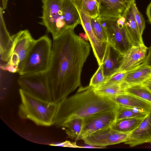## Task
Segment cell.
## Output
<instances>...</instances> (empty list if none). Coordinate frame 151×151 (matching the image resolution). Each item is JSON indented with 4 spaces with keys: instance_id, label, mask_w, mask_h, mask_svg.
Here are the masks:
<instances>
[{
    "instance_id": "6da1fadb",
    "label": "cell",
    "mask_w": 151,
    "mask_h": 151,
    "mask_svg": "<svg viewBox=\"0 0 151 151\" xmlns=\"http://www.w3.org/2000/svg\"><path fill=\"white\" fill-rule=\"evenodd\" d=\"M67 28L53 40L47 73L52 101L57 104L81 85V76L90 45Z\"/></svg>"
},
{
    "instance_id": "7a4b0ae2",
    "label": "cell",
    "mask_w": 151,
    "mask_h": 151,
    "mask_svg": "<svg viewBox=\"0 0 151 151\" xmlns=\"http://www.w3.org/2000/svg\"><path fill=\"white\" fill-rule=\"evenodd\" d=\"M57 104L53 125L59 128L72 119H84L118 105L108 97L97 93L90 85L81 86L74 95Z\"/></svg>"
},
{
    "instance_id": "3957f363",
    "label": "cell",
    "mask_w": 151,
    "mask_h": 151,
    "mask_svg": "<svg viewBox=\"0 0 151 151\" xmlns=\"http://www.w3.org/2000/svg\"><path fill=\"white\" fill-rule=\"evenodd\" d=\"M19 93L21 103L18 114L21 118L29 120L38 126L53 125L57 104L38 99L21 88Z\"/></svg>"
},
{
    "instance_id": "277c9868",
    "label": "cell",
    "mask_w": 151,
    "mask_h": 151,
    "mask_svg": "<svg viewBox=\"0 0 151 151\" xmlns=\"http://www.w3.org/2000/svg\"><path fill=\"white\" fill-rule=\"evenodd\" d=\"M52 47L46 35L35 40L25 61L18 73L20 76L47 72L50 63Z\"/></svg>"
},
{
    "instance_id": "5b68a950",
    "label": "cell",
    "mask_w": 151,
    "mask_h": 151,
    "mask_svg": "<svg viewBox=\"0 0 151 151\" xmlns=\"http://www.w3.org/2000/svg\"><path fill=\"white\" fill-rule=\"evenodd\" d=\"M42 1V14L40 24L45 27L54 40L67 28L63 15V0Z\"/></svg>"
},
{
    "instance_id": "8992f818",
    "label": "cell",
    "mask_w": 151,
    "mask_h": 151,
    "mask_svg": "<svg viewBox=\"0 0 151 151\" xmlns=\"http://www.w3.org/2000/svg\"><path fill=\"white\" fill-rule=\"evenodd\" d=\"M99 19L107 33L109 45L118 54L123 56L132 46L125 28L124 17L113 20Z\"/></svg>"
},
{
    "instance_id": "52a82bcc",
    "label": "cell",
    "mask_w": 151,
    "mask_h": 151,
    "mask_svg": "<svg viewBox=\"0 0 151 151\" xmlns=\"http://www.w3.org/2000/svg\"><path fill=\"white\" fill-rule=\"evenodd\" d=\"M18 83L21 88L32 96L46 101L52 102L47 72L20 76Z\"/></svg>"
},
{
    "instance_id": "ba28073f",
    "label": "cell",
    "mask_w": 151,
    "mask_h": 151,
    "mask_svg": "<svg viewBox=\"0 0 151 151\" xmlns=\"http://www.w3.org/2000/svg\"><path fill=\"white\" fill-rule=\"evenodd\" d=\"M72 0L79 12L81 24L88 36L94 55L100 65L103 63L109 45L108 43L100 41L95 35L91 26V17L83 7L81 0Z\"/></svg>"
},
{
    "instance_id": "9c48e42d",
    "label": "cell",
    "mask_w": 151,
    "mask_h": 151,
    "mask_svg": "<svg viewBox=\"0 0 151 151\" xmlns=\"http://www.w3.org/2000/svg\"><path fill=\"white\" fill-rule=\"evenodd\" d=\"M117 106L84 119L82 129L78 140H83L97 131L111 127L116 120Z\"/></svg>"
},
{
    "instance_id": "30bf717a",
    "label": "cell",
    "mask_w": 151,
    "mask_h": 151,
    "mask_svg": "<svg viewBox=\"0 0 151 151\" xmlns=\"http://www.w3.org/2000/svg\"><path fill=\"white\" fill-rule=\"evenodd\" d=\"M99 6V18L113 20L124 16L135 0H96Z\"/></svg>"
},
{
    "instance_id": "8fae6325",
    "label": "cell",
    "mask_w": 151,
    "mask_h": 151,
    "mask_svg": "<svg viewBox=\"0 0 151 151\" xmlns=\"http://www.w3.org/2000/svg\"><path fill=\"white\" fill-rule=\"evenodd\" d=\"M129 134L116 131L110 127L97 131L83 140L85 144L91 146L105 147L124 142Z\"/></svg>"
},
{
    "instance_id": "7c38bea8",
    "label": "cell",
    "mask_w": 151,
    "mask_h": 151,
    "mask_svg": "<svg viewBox=\"0 0 151 151\" xmlns=\"http://www.w3.org/2000/svg\"><path fill=\"white\" fill-rule=\"evenodd\" d=\"M13 40L12 53L19 57L18 73L22 68L35 40L27 29L20 30L12 36Z\"/></svg>"
},
{
    "instance_id": "4fadbf2b",
    "label": "cell",
    "mask_w": 151,
    "mask_h": 151,
    "mask_svg": "<svg viewBox=\"0 0 151 151\" xmlns=\"http://www.w3.org/2000/svg\"><path fill=\"white\" fill-rule=\"evenodd\" d=\"M148 48L144 44L132 46L123 56L116 71H128L143 63L146 58Z\"/></svg>"
},
{
    "instance_id": "5bb4252c",
    "label": "cell",
    "mask_w": 151,
    "mask_h": 151,
    "mask_svg": "<svg viewBox=\"0 0 151 151\" xmlns=\"http://www.w3.org/2000/svg\"><path fill=\"white\" fill-rule=\"evenodd\" d=\"M124 143L131 147L145 143H151V111L138 126L129 134Z\"/></svg>"
},
{
    "instance_id": "9a60e30c",
    "label": "cell",
    "mask_w": 151,
    "mask_h": 151,
    "mask_svg": "<svg viewBox=\"0 0 151 151\" xmlns=\"http://www.w3.org/2000/svg\"><path fill=\"white\" fill-rule=\"evenodd\" d=\"M151 76V66L144 61L139 65L127 72L120 83L124 89L132 86L140 85Z\"/></svg>"
},
{
    "instance_id": "2e32d148",
    "label": "cell",
    "mask_w": 151,
    "mask_h": 151,
    "mask_svg": "<svg viewBox=\"0 0 151 151\" xmlns=\"http://www.w3.org/2000/svg\"><path fill=\"white\" fill-rule=\"evenodd\" d=\"M116 104L136 108L147 113L151 111V104L136 96L126 93L107 97Z\"/></svg>"
},
{
    "instance_id": "e0dca14e",
    "label": "cell",
    "mask_w": 151,
    "mask_h": 151,
    "mask_svg": "<svg viewBox=\"0 0 151 151\" xmlns=\"http://www.w3.org/2000/svg\"><path fill=\"white\" fill-rule=\"evenodd\" d=\"M3 10L0 7V54L1 60L7 63L11 55L13 42L12 36L6 28Z\"/></svg>"
},
{
    "instance_id": "ac0fdd59",
    "label": "cell",
    "mask_w": 151,
    "mask_h": 151,
    "mask_svg": "<svg viewBox=\"0 0 151 151\" xmlns=\"http://www.w3.org/2000/svg\"><path fill=\"white\" fill-rule=\"evenodd\" d=\"M124 25L128 38L132 46H138L144 44L135 20L131 7L124 16Z\"/></svg>"
},
{
    "instance_id": "d6986e66",
    "label": "cell",
    "mask_w": 151,
    "mask_h": 151,
    "mask_svg": "<svg viewBox=\"0 0 151 151\" xmlns=\"http://www.w3.org/2000/svg\"><path fill=\"white\" fill-rule=\"evenodd\" d=\"M62 10L67 28L74 29L78 24H81L79 12L72 0H63Z\"/></svg>"
},
{
    "instance_id": "ffe728a7",
    "label": "cell",
    "mask_w": 151,
    "mask_h": 151,
    "mask_svg": "<svg viewBox=\"0 0 151 151\" xmlns=\"http://www.w3.org/2000/svg\"><path fill=\"white\" fill-rule=\"evenodd\" d=\"M145 117H132L116 120L111 127L117 131L129 134L138 126Z\"/></svg>"
},
{
    "instance_id": "44dd1931",
    "label": "cell",
    "mask_w": 151,
    "mask_h": 151,
    "mask_svg": "<svg viewBox=\"0 0 151 151\" xmlns=\"http://www.w3.org/2000/svg\"><path fill=\"white\" fill-rule=\"evenodd\" d=\"M110 47L109 45L102 63L105 79L116 71L121 64L123 56L119 55L116 58H112L110 55Z\"/></svg>"
},
{
    "instance_id": "7402d4cb",
    "label": "cell",
    "mask_w": 151,
    "mask_h": 151,
    "mask_svg": "<svg viewBox=\"0 0 151 151\" xmlns=\"http://www.w3.org/2000/svg\"><path fill=\"white\" fill-rule=\"evenodd\" d=\"M83 121L84 119L81 118L73 119L65 123L61 127L69 138L78 140L82 129Z\"/></svg>"
},
{
    "instance_id": "603a6c76",
    "label": "cell",
    "mask_w": 151,
    "mask_h": 151,
    "mask_svg": "<svg viewBox=\"0 0 151 151\" xmlns=\"http://www.w3.org/2000/svg\"><path fill=\"white\" fill-rule=\"evenodd\" d=\"M148 113L136 108L118 105L116 108V120L132 117H144Z\"/></svg>"
},
{
    "instance_id": "cb8c5ba5",
    "label": "cell",
    "mask_w": 151,
    "mask_h": 151,
    "mask_svg": "<svg viewBox=\"0 0 151 151\" xmlns=\"http://www.w3.org/2000/svg\"><path fill=\"white\" fill-rule=\"evenodd\" d=\"M95 92L98 94L106 97L115 96L125 93V89L120 84H114L94 88Z\"/></svg>"
},
{
    "instance_id": "d4e9b609",
    "label": "cell",
    "mask_w": 151,
    "mask_h": 151,
    "mask_svg": "<svg viewBox=\"0 0 151 151\" xmlns=\"http://www.w3.org/2000/svg\"><path fill=\"white\" fill-rule=\"evenodd\" d=\"M125 92L151 104V92L141 84L128 87Z\"/></svg>"
},
{
    "instance_id": "484cf974",
    "label": "cell",
    "mask_w": 151,
    "mask_h": 151,
    "mask_svg": "<svg viewBox=\"0 0 151 151\" xmlns=\"http://www.w3.org/2000/svg\"><path fill=\"white\" fill-rule=\"evenodd\" d=\"M91 22L93 31L96 37L101 41L108 42L107 33L99 19L91 17Z\"/></svg>"
},
{
    "instance_id": "4316f807",
    "label": "cell",
    "mask_w": 151,
    "mask_h": 151,
    "mask_svg": "<svg viewBox=\"0 0 151 151\" xmlns=\"http://www.w3.org/2000/svg\"><path fill=\"white\" fill-rule=\"evenodd\" d=\"M82 5L91 17L99 18V6L96 0H81Z\"/></svg>"
},
{
    "instance_id": "83f0119b",
    "label": "cell",
    "mask_w": 151,
    "mask_h": 151,
    "mask_svg": "<svg viewBox=\"0 0 151 151\" xmlns=\"http://www.w3.org/2000/svg\"><path fill=\"white\" fill-rule=\"evenodd\" d=\"M105 79L104 73L102 63L91 78L89 85L96 88L104 82Z\"/></svg>"
},
{
    "instance_id": "f1b7e54d",
    "label": "cell",
    "mask_w": 151,
    "mask_h": 151,
    "mask_svg": "<svg viewBox=\"0 0 151 151\" xmlns=\"http://www.w3.org/2000/svg\"><path fill=\"white\" fill-rule=\"evenodd\" d=\"M127 72H115L106 79L104 82L97 88L101 86H107L114 84L120 83L123 81Z\"/></svg>"
},
{
    "instance_id": "f546056e",
    "label": "cell",
    "mask_w": 151,
    "mask_h": 151,
    "mask_svg": "<svg viewBox=\"0 0 151 151\" xmlns=\"http://www.w3.org/2000/svg\"><path fill=\"white\" fill-rule=\"evenodd\" d=\"M131 8L135 20L137 25L140 33L142 36L145 27V19L142 14L138 10L135 3H134L132 5Z\"/></svg>"
},
{
    "instance_id": "4dcf8cb0",
    "label": "cell",
    "mask_w": 151,
    "mask_h": 151,
    "mask_svg": "<svg viewBox=\"0 0 151 151\" xmlns=\"http://www.w3.org/2000/svg\"><path fill=\"white\" fill-rule=\"evenodd\" d=\"M52 146H62L64 147H68L75 148H81L82 147H80L77 146L76 142H72L68 141H66L63 142H61L57 144H52L50 145Z\"/></svg>"
},
{
    "instance_id": "1f68e13d",
    "label": "cell",
    "mask_w": 151,
    "mask_h": 151,
    "mask_svg": "<svg viewBox=\"0 0 151 151\" xmlns=\"http://www.w3.org/2000/svg\"><path fill=\"white\" fill-rule=\"evenodd\" d=\"M0 68L2 70L8 71L11 73L18 72V69L15 66L7 63L5 65H1Z\"/></svg>"
},
{
    "instance_id": "d6a6232c",
    "label": "cell",
    "mask_w": 151,
    "mask_h": 151,
    "mask_svg": "<svg viewBox=\"0 0 151 151\" xmlns=\"http://www.w3.org/2000/svg\"><path fill=\"white\" fill-rule=\"evenodd\" d=\"M141 84L151 92V76Z\"/></svg>"
},
{
    "instance_id": "836d02e7",
    "label": "cell",
    "mask_w": 151,
    "mask_h": 151,
    "mask_svg": "<svg viewBox=\"0 0 151 151\" xmlns=\"http://www.w3.org/2000/svg\"><path fill=\"white\" fill-rule=\"evenodd\" d=\"M148 53L145 62L148 65L151 66V45L148 48Z\"/></svg>"
},
{
    "instance_id": "e575fe53",
    "label": "cell",
    "mask_w": 151,
    "mask_h": 151,
    "mask_svg": "<svg viewBox=\"0 0 151 151\" xmlns=\"http://www.w3.org/2000/svg\"><path fill=\"white\" fill-rule=\"evenodd\" d=\"M146 14L148 18V20L151 24V1L148 5L146 9Z\"/></svg>"
},
{
    "instance_id": "d590c367",
    "label": "cell",
    "mask_w": 151,
    "mask_h": 151,
    "mask_svg": "<svg viewBox=\"0 0 151 151\" xmlns=\"http://www.w3.org/2000/svg\"><path fill=\"white\" fill-rule=\"evenodd\" d=\"M79 36L82 40L86 42H87L89 40L88 36L86 33H80L79 34Z\"/></svg>"
},
{
    "instance_id": "8d00e7d4",
    "label": "cell",
    "mask_w": 151,
    "mask_h": 151,
    "mask_svg": "<svg viewBox=\"0 0 151 151\" xmlns=\"http://www.w3.org/2000/svg\"><path fill=\"white\" fill-rule=\"evenodd\" d=\"M2 3V6H1L3 9L5 10L7 6V4L8 1L9 0H1Z\"/></svg>"
}]
</instances>
